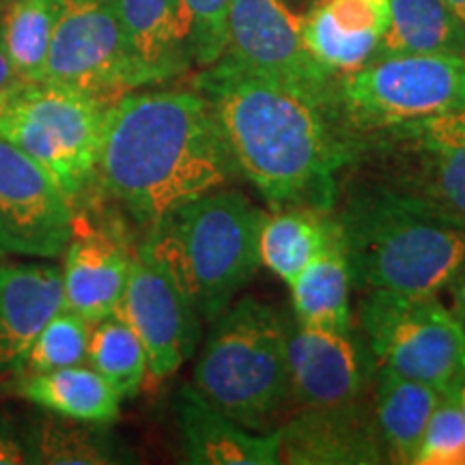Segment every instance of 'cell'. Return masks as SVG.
<instances>
[{
  "instance_id": "obj_20",
  "label": "cell",
  "mask_w": 465,
  "mask_h": 465,
  "mask_svg": "<svg viewBox=\"0 0 465 465\" xmlns=\"http://www.w3.org/2000/svg\"><path fill=\"white\" fill-rule=\"evenodd\" d=\"M289 287L295 322L308 328L351 332L349 291L353 282L336 223L325 248L300 272Z\"/></svg>"
},
{
  "instance_id": "obj_24",
  "label": "cell",
  "mask_w": 465,
  "mask_h": 465,
  "mask_svg": "<svg viewBox=\"0 0 465 465\" xmlns=\"http://www.w3.org/2000/svg\"><path fill=\"white\" fill-rule=\"evenodd\" d=\"M388 54L465 56V28L444 0H388L377 56Z\"/></svg>"
},
{
  "instance_id": "obj_3",
  "label": "cell",
  "mask_w": 465,
  "mask_h": 465,
  "mask_svg": "<svg viewBox=\"0 0 465 465\" xmlns=\"http://www.w3.org/2000/svg\"><path fill=\"white\" fill-rule=\"evenodd\" d=\"M353 287L440 295L465 267V226L429 212L375 179L358 174L336 194Z\"/></svg>"
},
{
  "instance_id": "obj_21",
  "label": "cell",
  "mask_w": 465,
  "mask_h": 465,
  "mask_svg": "<svg viewBox=\"0 0 465 465\" xmlns=\"http://www.w3.org/2000/svg\"><path fill=\"white\" fill-rule=\"evenodd\" d=\"M440 392L380 366L375 380L373 411L388 463L414 465L422 433L438 405Z\"/></svg>"
},
{
  "instance_id": "obj_18",
  "label": "cell",
  "mask_w": 465,
  "mask_h": 465,
  "mask_svg": "<svg viewBox=\"0 0 465 465\" xmlns=\"http://www.w3.org/2000/svg\"><path fill=\"white\" fill-rule=\"evenodd\" d=\"M61 308V270L39 263L0 267V373L17 371L28 347Z\"/></svg>"
},
{
  "instance_id": "obj_6",
  "label": "cell",
  "mask_w": 465,
  "mask_h": 465,
  "mask_svg": "<svg viewBox=\"0 0 465 465\" xmlns=\"http://www.w3.org/2000/svg\"><path fill=\"white\" fill-rule=\"evenodd\" d=\"M108 106L69 86L17 80L0 93V141L42 164L74 203L97 179Z\"/></svg>"
},
{
  "instance_id": "obj_15",
  "label": "cell",
  "mask_w": 465,
  "mask_h": 465,
  "mask_svg": "<svg viewBox=\"0 0 465 465\" xmlns=\"http://www.w3.org/2000/svg\"><path fill=\"white\" fill-rule=\"evenodd\" d=\"M291 397L302 407L353 403L362 397L364 373L351 332L308 328L289 319Z\"/></svg>"
},
{
  "instance_id": "obj_8",
  "label": "cell",
  "mask_w": 465,
  "mask_h": 465,
  "mask_svg": "<svg viewBox=\"0 0 465 465\" xmlns=\"http://www.w3.org/2000/svg\"><path fill=\"white\" fill-rule=\"evenodd\" d=\"M465 110V56H377L334 83V113L349 136Z\"/></svg>"
},
{
  "instance_id": "obj_31",
  "label": "cell",
  "mask_w": 465,
  "mask_h": 465,
  "mask_svg": "<svg viewBox=\"0 0 465 465\" xmlns=\"http://www.w3.org/2000/svg\"><path fill=\"white\" fill-rule=\"evenodd\" d=\"M414 465H465V420L455 392L440 394Z\"/></svg>"
},
{
  "instance_id": "obj_19",
  "label": "cell",
  "mask_w": 465,
  "mask_h": 465,
  "mask_svg": "<svg viewBox=\"0 0 465 465\" xmlns=\"http://www.w3.org/2000/svg\"><path fill=\"white\" fill-rule=\"evenodd\" d=\"M15 388L26 401L50 414L100 427L119 418L124 401L91 364L22 375Z\"/></svg>"
},
{
  "instance_id": "obj_33",
  "label": "cell",
  "mask_w": 465,
  "mask_h": 465,
  "mask_svg": "<svg viewBox=\"0 0 465 465\" xmlns=\"http://www.w3.org/2000/svg\"><path fill=\"white\" fill-rule=\"evenodd\" d=\"M31 463L26 446L15 435L0 429V465H22Z\"/></svg>"
},
{
  "instance_id": "obj_13",
  "label": "cell",
  "mask_w": 465,
  "mask_h": 465,
  "mask_svg": "<svg viewBox=\"0 0 465 465\" xmlns=\"http://www.w3.org/2000/svg\"><path fill=\"white\" fill-rule=\"evenodd\" d=\"M116 315L124 317L141 339L151 383L177 373L199 345L201 315L158 261L141 248L134 252Z\"/></svg>"
},
{
  "instance_id": "obj_27",
  "label": "cell",
  "mask_w": 465,
  "mask_h": 465,
  "mask_svg": "<svg viewBox=\"0 0 465 465\" xmlns=\"http://www.w3.org/2000/svg\"><path fill=\"white\" fill-rule=\"evenodd\" d=\"M302 33L308 52L336 78L373 61L380 45V35L345 31L322 5H312L302 17Z\"/></svg>"
},
{
  "instance_id": "obj_14",
  "label": "cell",
  "mask_w": 465,
  "mask_h": 465,
  "mask_svg": "<svg viewBox=\"0 0 465 465\" xmlns=\"http://www.w3.org/2000/svg\"><path fill=\"white\" fill-rule=\"evenodd\" d=\"M278 459L291 465L388 463L373 405L362 399L345 405L302 407L278 429Z\"/></svg>"
},
{
  "instance_id": "obj_36",
  "label": "cell",
  "mask_w": 465,
  "mask_h": 465,
  "mask_svg": "<svg viewBox=\"0 0 465 465\" xmlns=\"http://www.w3.org/2000/svg\"><path fill=\"white\" fill-rule=\"evenodd\" d=\"M449 5V9L455 14V17L461 22V26L465 28V0H444Z\"/></svg>"
},
{
  "instance_id": "obj_39",
  "label": "cell",
  "mask_w": 465,
  "mask_h": 465,
  "mask_svg": "<svg viewBox=\"0 0 465 465\" xmlns=\"http://www.w3.org/2000/svg\"><path fill=\"white\" fill-rule=\"evenodd\" d=\"M7 3H11V0H3V5H7Z\"/></svg>"
},
{
  "instance_id": "obj_28",
  "label": "cell",
  "mask_w": 465,
  "mask_h": 465,
  "mask_svg": "<svg viewBox=\"0 0 465 465\" xmlns=\"http://www.w3.org/2000/svg\"><path fill=\"white\" fill-rule=\"evenodd\" d=\"M26 450L31 463L102 465L114 461L106 441L86 429V422L56 414L45 416L35 427Z\"/></svg>"
},
{
  "instance_id": "obj_7",
  "label": "cell",
  "mask_w": 465,
  "mask_h": 465,
  "mask_svg": "<svg viewBox=\"0 0 465 465\" xmlns=\"http://www.w3.org/2000/svg\"><path fill=\"white\" fill-rule=\"evenodd\" d=\"M360 174L465 226V110L351 136Z\"/></svg>"
},
{
  "instance_id": "obj_2",
  "label": "cell",
  "mask_w": 465,
  "mask_h": 465,
  "mask_svg": "<svg viewBox=\"0 0 465 465\" xmlns=\"http://www.w3.org/2000/svg\"><path fill=\"white\" fill-rule=\"evenodd\" d=\"M235 173L201 91H127L110 102L97 162L102 190L143 226L223 188Z\"/></svg>"
},
{
  "instance_id": "obj_37",
  "label": "cell",
  "mask_w": 465,
  "mask_h": 465,
  "mask_svg": "<svg viewBox=\"0 0 465 465\" xmlns=\"http://www.w3.org/2000/svg\"><path fill=\"white\" fill-rule=\"evenodd\" d=\"M455 397H457V403H459V407H461V414H463V420H465V373H463V377L461 380H459V383L455 386Z\"/></svg>"
},
{
  "instance_id": "obj_23",
  "label": "cell",
  "mask_w": 465,
  "mask_h": 465,
  "mask_svg": "<svg viewBox=\"0 0 465 465\" xmlns=\"http://www.w3.org/2000/svg\"><path fill=\"white\" fill-rule=\"evenodd\" d=\"M334 218L311 207L272 209L259 229V261L291 284L330 242Z\"/></svg>"
},
{
  "instance_id": "obj_30",
  "label": "cell",
  "mask_w": 465,
  "mask_h": 465,
  "mask_svg": "<svg viewBox=\"0 0 465 465\" xmlns=\"http://www.w3.org/2000/svg\"><path fill=\"white\" fill-rule=\"evenodd\" d=\"M190 63L212 67L226 50L231 0H179Z\"/></svg>"
},
{
  "instance_id": "obj_9",
  "label": "cell",
  "mask_w": 465,
  "mask_h": 465,
  "mask_svg": "<svg viewBox=\"0 0 465 465\" xmlns=\"http://www.w3.org/2000/svg\"><path fill=\"white\" fill-rule=\"evenodd\" d=\"M360 319L380 366L452 392L465 373V323L438 295L366 291Z\"/></svg>"
},
{
  "instance_id": "obj_5",
  "label": "cell",
  "mask_w": 465,
  "mask_h": 465,
  "mask_svg": "<svg viewBox=\"0 0 465 465\" xmlns=\"http://www.w3.org/2000/svg\"><path fill=\"white\" fill-rule=\"evenodd\" d=\"M289 317L257 298L229 304L212 322L194 366L205 401L250 431H270L291 397Z\"/></svg>"
},
{
  "instance_id": "obj_1",
  "label": "cell",
  "mask_w": 465,
  "mask_h": 465,
  "mask_svg": "<svg viewBox=\"0 0 465 465\" xmlns=\"http://www.w3.org/2000/svg\"><path fill=\"white\" fill-rule=\"evenodd\" d=\"M199 86L212 104L232 166L267 205L332 212L339 174L351 162V136L332 108L224 56L207 67Z\"/></svg>"
},
{
  "instance_id": "obj_12",
  "label": "cell",
  "mask_w": 465,
  "mask_h": 465,
  "mask_svg": "<svg viewBox=\"0 0 465 465\" xmlns=\"http://www.w3.org/2000/svg\"><path fill=\"white\" fill-rule=\"evenodd\" d=\"M74 235V203L42 164L0 141V250L56 259Z\"/></svg>"
},
{
  "instance_id": "obj_38",
  "label": "cell",
  "mask_w": 465,
  "mask_h": 465,
  "mask_svg": "<svg viewBox=\"0 0 465 465\" xmlns=\"http://www.w3.org/2000/svg\"><path fill=\"white\" fill-rule=\"evenodd\" d=\"M0 9H5V5H3V0H0Z\"/></svg>"
},
{
  "instance_id": "obj_25",
  "label": "cell",
  "mask_w": 465,
  "mask_h": 465,
  "mask_svg": "<svg viewBox=\"0 0 465 465\" xmlns=\"http://www.w3.org/2000/svg\"><path fill=\"white\" fill-rule=\"evenodd\" d=\"M61 5L63 0H11L5 5L0 39L20 80H42Z\"/></svg>"
},
{
  "instance_id": "obj_34",
  "label": "cell",
  "mask_w": 465,
  "mask_h": 465,
  "mask_svg": "<svg viewBox=\"0 0 465 465\" xmlns=\"http://www.w3.org/2000/svg\"><path fill=\"white\" fill-rule=\"evenodd\" d=\"M17 80H20V78H17L14 67H11L7 50H5L3 39H0V93L7 91L9 86H14Z\"/></svg>"
},
{
  "instance_id": "obj_16",
  "label": "cell",
  "mask_w": 465,
  "mask_h": 465,
  "mask_svg": "<svg viewBox=\"0 0 465 465\" xmlns=\"http://www.w3.org/2000/svg\"><path fill=\"white\" fill-rule=\"evenodd\" d=\"M134 252L100 231L75 232L63 252V306L89 323L114 315Z\"/></svg>"
},
{
  "instance_id": "obj_11",
  "label": "cell",
  "mask_w": 465,
  "mask_h": 465,
  "mask_svg": "<svg viewBox=\"0 0 465 465\" xmlns=\"http://www.w3.org/2000/svg\"><path fill=\"white\" fill-rule=\"evenodd\" d=\"M223 56L250 74L295 86L334 110L336 75L308 52L302 17L284 0H231Z\"/></svg>"
},
{
  "instance_id": "obj_32",
  "label": "cell",
  "mask_w": 465,
  "mask_h": 465,
  "mask_svg": "<svg viewBox=\"0 0 465 465\" xmlns=\"http://www.w3.org/2000/svg\"><path fill=\"white\" fill-rule=\"evenodd\" d=\"M330 17L349 33L381 35L388 25V0H322Z\"/></svg>"
},
{
  "instance_id": "obj_29",
  "label": "cell",
  "mask_w": 465,
  "mask_h": 465,
  "mask_svg": "<svg viewBox=\"0 0 465 465\" xmlns=\"http://www.w3.org/2000/svg\"><path fill=\"white\" fill-rule=\"evenodd\" d=\"M93 323L63 306L48 319L42 332L28 347L25 360L17 366L22 375L48 373V371L67 369V366L89 364V336ZM15 371V373H17Z\"/></svg>"
},
{
  "instance_id": "obj_17",
  "label": "cell",
  "mask_w": 465,
  "mask_h": 465,
  "mask_svg": "<svg viewBox=\"0 0 465 465\" xmlns=\"http://www.w3.org/2000/svg\"><path fill=\"white\" fill-rule=\"evenodd\" d=\"M185 457L196 465H276L278 429L250 431L205 401L194 386H183L174 401Z\"/></svg>"
},
{
  "instance_id": "obj_26",
  "label": "cell",
  "mask_w": 465,
  "mask_h": 465,
  "mask_svg": "<svg viewBox=\"0 0 465 465\" xmlns=\"http://www.w3.org/2000/svg\"><path fill=\"white\" fill-rule=\"evenodd\" d=\"M89 364L121 399H132L147 381V351L124 317L110 315L93 323L89 336Z\"/></svg>"
},
{
  "instance_id": "obj_40",
  "label": "cell",
  "mask_w": 465,
  "mask_h": 465,
  "mask_svg": "<svg viewBox=\"0 0 465 465\" xmlns=\"http://www.w3.org/2000/svg\"><path fill=\"white\" fill-rule=\"evenodd\" d=\"M315 3H322V0H315Z\"/></svg>"
},
{
  "instance_id": "obj_22",
  "label": "cell",
  "mask_w": 465,
  "mask_h": 465,
  "mask_svg": "<svg viewBox=\"0 0 465 465\" xmlns=\"http://www.w3.org/2000/svg\"><path fill=\"white\" fill-rule=\"evenodd\" d=\"M134 56L153 83L190 65L179 0H114Z\"/></svg>"
},
{
  "instance_id": "obj_4",
  "label": "cell",
  "mask_w": 465,
  "mask_h": 465,
  "mask_svg": "<svg viewBox=\"0 0 465 465\" xmlns=\"http://www.w3.org/2000/svg\"><path fill=\"white\" fill-rule=\"evenodd\" d=\"M265 213L237 190H212L149 226L141 250L158 261L201 319L213 322L257 274Z\"/></svg>"
},
{
  "instance_id": "obj_10",
  "label": "cell",
  "mask_w": 465,
  "mask_h": 465,
  "mask_svg": "<svg viewBox=\"0 0 465 465\" xmlns=\"http://www.w3.org/2000/svg\"><path fill=\"white\" fill-rule=\"evenodd\" d=\"M42 80L108 102L153 83L134 56L114 0H63Z\"/></svg>"
},
{
  "instance_id": "obj_35",
  "label": "cell",
  "mask_w": 465,
  "mask_h": 465,
  "mask_svg": "<svg viewBox=\"0 0 465 465\" xmlns=\"http://www.w3.org/2000/svg\"><path fill=\"white\" fill-rule=\"evenodd\" d=\"M452 287H455V308H457V315L461 317V322L465 323V267L461 274L457 276V281L452 282Z\"/></svg>"
}]
</instances>
